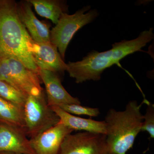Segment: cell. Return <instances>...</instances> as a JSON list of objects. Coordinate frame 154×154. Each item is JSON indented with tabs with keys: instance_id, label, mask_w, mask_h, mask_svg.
<instances>
[{
	"instance_id": "6da1fadb",
	"label": "cell",
	"mask_w": 154,
	"mask_h": 154,
	"mask_svg": "<svg viewBox=\"0 0 154 154\" xmlns=\"http://www.w3.org/2000/svg\"><path fill=\"white\" fill-rule=\"evenodd\" d=\"M153 28H151L141 32L134 39L115 42L112 44V48L107 51H92L82 60L66 63V71L78 84L89 80L99 81L106 69L118 64L127 55L141 51L142 48L153 39Z\"/></svg>"
},
{
	"instance_id": "7a4b0ae2",
	"label": "cell",
	"mask_w": 154,
	"mask_h": 154,
	"mask_svg": "<svg viewBox=\"0 0 154 154\" xmlns=\"http://www.w3.org/2000/svg\"><path fill=\"white\" fill-rule=\"evenodd\" d=\"M31 39L18 17L17 2L0 0V54L15 58L27 68L38 73V67L28 51Z\"/></svg>"
},
{
	"instance_id": "3957f363",
	"label": "cell",
	"mask_w": 154,
	"mask_h": 154,
	"mask_svg": "<svg viewBox=\"0 0 154 154\" xmlns=\"http://www.w3.org/2000/svg\"><path fill=\"white\" fill-rule=\"evenodd\" d=\"M148 102L145 99L139 105L136 101H130L123 111L113 108L108 110L105 121L110 154H126L132 147L136 137L141 131L143 115L141 107Z\"/></svg>"
},
{
	"instance_id": "277c9868",
	"label": "cell",
	"mask_w": 154,
	"mask_h": 154,
	"mask_svg": "<svg viewBox=\"0 0 154 154\" xmlns=\"http://www.w3.org/2000/svg\"><path fill=\"white\" fill-rule=\"evenodd\" d=\"M91 8L90 5L85 6L74 14H63L55 26L51 30L50 42L57 48L63 60L67 48L75 33L99 16L98 11L90 10Z\"/></svg>"
},
{
	"instance_id": "5b68a950",
	"label": "cell",
	"mask_w": 154,
	"mask_h": 154,
	"mask_svg": "<svg viewBox=\"0 0 154 154\" xmlns=\"http://www.w3.org/2000/svg\"><path fill=\"white\" fill-rule=\"evenodd\" d=\"M25 129L28 138H32L56 125L58 116L48 105L44 92L37 96H28L23 107Z\"/></svg>"
},
{
	"instance_id": "8992f818",
	"label": "cell",
	"mask_w": 154,
	"mask_h": 154,
	"mask_svg": "<svg viewBox=\"0 0 154 154\" xmlns=\"http://www.w3.org/2000/svg\"><path fill=\"white\" fill-rule=\"evenodd\" d=\"M58 154H110V152L106 135L82 131L67 135Z\"/></svg>"
},
{
	"instance_id": "52a82bcc",
	"label": "cell",
	"mask_w": 154,
	"mask_h": 154,
	"mask_svg": "<svg viewBox=\"0 0 154 154\" xmlns=\"http://www.w3.org/2000/svg\"><path fill=\"white\" fill-rule=\"evenodd\" d=\"M5 56L11 69L5 82L27 96H38L44 92L38 73L27 68L15 58Z\"/></svg>"
},
{
	"instance_id": "ba28073f",
	"label": "cell",
	"mask_w": 154,
	"mask_h": 154,
	"mask_svg": "<svg viewBox=\"0 0 154 154\" xmlns=\"http://www.w3.org/2000/svg\"><path fill=\"white\" fill-rule=\"evenodd\" d=\"M28 49L38 69L57 75L66 71V63L61 57L57 48L50 42H38L32 39L28 44Z\"/></svg>"
},
{
	"instance_id": "9c48e42d",
	"label": "cell",
	"mask_w": 154,
	"mask_h": 154,
	"mask_svg": "<svg viewBox=\"0 0 154 154\" xmlns=\"http://www.w3.org/2000/svg\"><path fill=\"white\" fill-rule=\"evenodd\" d=\"M73 131L59 122L56 125L30 139V146L34 154H58L65 138Z\"/></svg>"
},
{
	"instance_id": "30bf717a",
	"label": "cell",
	"mask_w": 154,
	"mask_h": 154,
	"mask_svg": "<svg viewBox=\"0 0 154 154\" xmlns=\"http://www.w3.org/2000/svg\"><path fill=\"white\" fill-rule=\"evenodd\" d=\"M34 154L23 128L0 122V152Z\"/></svg>"
},
{
	"instance_id": "8fae6325",
	"label": "cell",
	"mask_w": 154,
	"mask_h": 154,
	"mask_svg": "<svg viewBox=\"0 0 154 154\" xmlns=\"http://www.w3.org/2000/svg\"><path fill=\"white\" fill-rule=\"evenodd\" d=\"M38 73L45 88L48 105L50 107L66 104L81 105L79 99L73 97L65 90L58 75L38 69Z\"/></svg>"
},
{
	"instance_id": "7c38bea8",
	"label": "cell",
	"mask_w": 154,
	"mask_h": 154,
	"mask_svg": "<svg viewBox=\"0 0 154 154\" xmlns=\"http://www.w3.org/2000/svg\"><path fill=\"white\" fill-rule=\"evenodd\" d=\"M17 10L19 20L33 41L38 42H50V26L37 19L28 0L17 2Z\"/></svg>"
},
{
	"instance_id": "4fadbf2b",
	"label": "cell",
	"mask_w": 154,
	"mask_h": 154,
	"mask_svg": "<svg viewBox=\"0 0 154 154\" xmlns=\"http://www.w3.org/2000/svg\"><path fill=\"white\" fill-rule=\"evenodd\" d=\"M59 118V122L74 131H82L106 135L105 120L99 121L91 119L81 118L67 113L57 106L51 107Z\"/></svg>"
},
{
	"instance_id": "5bb4252c",
	"label": "cell",
	"mask_w": 154,
	"mask_h": 154,
	"mask_svg": "<svg viewBox=\"0 0 154 154\" xmlns=\"http://www.w3.org/2000/svg\"><path fill=\"white\" fill-rule=\"evenodd\" d=\"M37 14L50 19L54 24L57 23L61 15L68 14L69 6L63 0H28Z\"/></svg>"
},
{
	"instance_id": "9a60e30c",
	"label": "cell",
	"mask_w": 154,
	"mask_h": 154,
	"mask_svg": "<svg viewBox=\"0 0 154 154\" xmlns=\"http://www.w3.org/2000/svg\"><path fill=\"white\" fill-rule=\"evenodd\" d=\"M0 122L25 128L23 108L0 97Z\"/></svg>"
},
{
	"instance_id": "2e32d148",
	"label": "cell",
	"mask_w": 154,
	"mask_h": 154,
	"mask_svg": "<svg viewBox=\"0 0 154 154\" xmlns=\"http://www.w3.org/2000/svg\"><path fill=\"white\" fill-rule=\"evenodd\" d=\"M0 97L8 102L23 108L28 96L8 83L0 80Z\"/></svg>"
},
{
	"instance_id": "e0dca14e",
	"label": "cell",
	"mask_w": 154,
	"mask_h": 154,
	"mask_svg": "<svg viewBox=\"0 0 154 154\" xmlns=\"http://www.w3.org/2000/svg\"><path fill=\"white\" fill-rule=\"evenodd\" d=\"M58 107L67 113L72 115H86L96 117L100 113L99 108L83 106L78 104H66L60 105Z\"/></svg>"
},
{
	"instance_id": "ac0fdd59",
	"label": "cell",
	"mask_w": 154,
	"mask_h": 154,
	"mask_svg": "<svg viewBox=\"0 0 154 154\" xmlns=\"http://www.w3.org/2000/svg\"><path fill=\"white\" fill-rule=\"evenodd\" d=\"M146 113L143 115V121L141 131H146L150 137L154 138V105L149 102L147 104Z\"/></svg>"
},
{
	"instance_id": "d6986e66",
	"label": "cell",
	"mask_w": 154,
	"mask_h": 154,
	"mask_svg": "<svg viewBox=\"0 0 154 154\" xmlns=\"http://www.w3.org/2000/svg\"><path fill=\"white\" fill-rule=\"evenodd\" d=\"M0 154H17L11 152H0Z\"/></svg>"
}]
</instances>
